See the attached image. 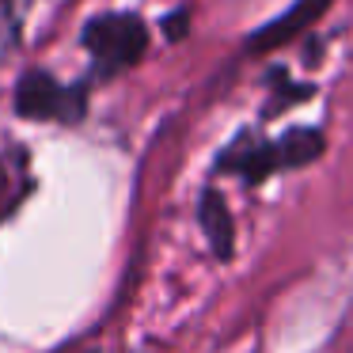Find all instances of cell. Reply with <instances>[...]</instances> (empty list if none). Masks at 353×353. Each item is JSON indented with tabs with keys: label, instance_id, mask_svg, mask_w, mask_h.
<instances>
[{
	"label": "cell",
	"instance_id": "cell-1",
	"mask_svg": "<svg viewBox=\"0 0 353 353\" xmlns=\"http://www.w3.org/2000/svg\"><path fill=\"white\" fill-rule=\"evenodd\" d=\"M84 46H88V54H92L95 69H99L103 77H110V72H122V69H130L133 61H141V54H145V46H148V31L137 16H125V12H118V16H99V19L88 23Z\"/></svg>",
	"mask_w": 353,
	"mask_h": 353
},
{
	"label": "cell",
	"instance_id": "cell-2",
	"mask_svg": "<svg viewBox=\"0 0 353 353\" xmlns=\"http://www.w3.org/2000/svg\"><path fill=\"white\" fill-rule=\"evenodd\" d=\"M16 103L23 118H42V122H72L84 110V95L57 84L46 72H27L23 84H19Z\"/></svg>",
	"mask_w": 353,
	"mask_h": 353
},
{
	"label": "cell",
	"instance_id": "cell-3",
	"mask_svg": "<svg viewBox=\"0 0 353 353\" xmlns=\"http://www.w3.org/2000/svg\"><path fill=\"white\" fill-rule=\"evenodd\" d=\"M319 152V133H296L292 141L277 148H266V145H243L232 152V168L247 171V175H266L274 163H304Z\"/></svg>",
	"mask_w": 353,
	"mask_h": 353
},
{
	"label": "cell",
	"instance_id": "cell-4",
	"mask_svg": "<svg viewBox=\"0 0 353 353\" xmlns=\"http://www.w3.org/2000/svg\"><path fill=\"white\" fill-rule=\"evenodd\" d=\"M323 8H327V0H300L296 8H292V12H289V16H281V23H274V27H270V31H266V34H262V39H259V42H274V39H289V34H296V31H300V27H304V23H307V19H315V16H319V12H323Z\"/></svg>",
	"mask_w": 353,
	"mask_h": 353
},
{
	"label": "cell",
	"instance_id": "cell-5",
	"mask_svg": "<svg viewBox=\"0 0 353 353\" xmlns=\"http://www.w3.org/2000/svg\"><path fill=\"white\" fill-rule=\"evenodd\" d=\"M201 224H205V232L213 236V243H216V251L221 254H228L232 251V221H228V213H224V205L209 194L205 198V205H201Z\"/></svg>",
	"mask_w": 353,
	"mask_h": 353
},
{
	"label": "cell",
	"instance_id": "cell-6",
	"mask_svg": "<svg viewBox=\"0 0 353 353\" xmlns=\"http://www.w3.org/2000/svg\"><path fill=\"white\" fill-rule=\"evenodd\" d=\"M16 39H19V8L16 0H0V61L8 57Z\"/></svg>",
	"mask_w": 353,
	"mask_h": 353
}]
</instances>
